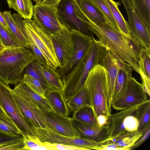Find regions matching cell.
<instances>
[{
    "mask_svg": "<svg viewBox=\"0 0 150 150\" xmlns=\"http://www.w3.org/2000/svg\"><path fill=\"white\" fill-rule=\"evenodd\" d=\"M76 13L79 18L97 36L103 46L116 58L128 63L139 74V53L143 47L135 40L129 39L109 23H102L89 18L79 9Z\"/></svg>",
    "mask_w": 150,
    "mask_h": 150,
    "instance_id": "1",
    "label": "cell"
},
{
    "mask_svg": "<svg viewBox=\"0 0 150 150\" xmlns=\"http://www.w3.org/2000/svg\"><path fill=\"white\" fill-rule=\"evenodd\" d=\"M102 45L98 40L94 39L81 59L63 77L62 91L66 103L83 86L89 72L98 64Z\"/></svg>",
    "mask_w": 150,
    "mask_h": 150,
    "instance_id": "2",
    "label": "cell"
},
{
    "mask_svg": "<svg viewBox=\"0 0 150 150\" xmlns=\"http://www.w3.org/2000/svg\"><path fill=\"white\" fill-rule=\"evenodd\" d=\"M35 59L30 49L6 47L0 55V79L6 85H17L22 80L25 68Z\"/></svg>",
    "mask_w": 150,
    "mask_h": 150,
    "instance_id": "3",
    "label": "cell"
},
{
    "mask_svg": "<svg viewBox=\"0 0 150 150\" xmlns=\"http://www.w3.org/2000/svg\"><path fill=\"white\" fill-rule=\"evenodd\" d=\"M84 85L96 118L100 115L108 118L111 113L108 107V87L104 67L99 64L96 65L89 72Z\"/></svg>",
    "mask_w": 150,
    "mask_h": 150,
    "instance_id": "4",
    "label": "cell"
},
{
    "mask_svg": "<svg viewBox=\"0 0 150 150\" xmlns=\"http://www.w3.org/2000/svg\"><path fill=\"white\" fill-rule=\"evenodd\" d=\"M26 34L41 51L47 65L57 69L60 64L54 48L51 35L40 28L33 20H23Z\"/></svg>",
    "mask_w": 150,
    "mask_h": 150,
    "instance_id": "5",
    "label": "cell"
},
{
    "mask_svg": "<svg viewBox=\"0 0 150 150\" xmlns=\"http://www.w3.org/2000/svg\"><path fill=\"white\" fill-rule=\"evenodd\" d=\"M0 105L18 128L22 136H34L31 125L22 114L12 89L3 83H0Z\"/></svg>",
    "mask_w": 150,
    "mask_h": 150,
    "instance_id": "6",
    "label": "cell"
},
{
    "mask_svg": "<svg viewBox=\"0 0 150 150\" xmlns=\"http://www.w3.org/2000/svg\"><path fill=\"white\" fill-rule=\"evenodd\" d=\"M31 129L34 136L42 142L73 145L84 148L87 150H101L105 144L104 142H99L80 138L61 135L47 127L42 128L32 126Z\"/></svg>",
    "mask_w": 150,
    "mask_h": 150,
    "instance_id": "7",
    "label": "cell"
},
{
    "mask_svg": "<svg viewBox=\"0 0 150 150\" xmlns=\"http://www.w3.org/2000/svg\"><path fill=\"white\" fill-rule=\"evenodd\" d=\"M33 20L50 35L58 32L65 26L58 17L56 6L36 3L33 6Z\"/></svg>",
    "mask_w": 150,
    "mask_h": 150,
    "instance_id": "8",
    "label": "cell"
},
{
    "mask_svg": "<svg viewBox=\"0 0 150 150\" xmlns=\"http://www.w3.org/2000/svg\"><path fill=\"white\" fill-rule=\"evenodd\" d=\"M121 1L127 13V24L132 38L143 47L150 48V29L136 12L131 0Z\"/></svg>",
    "mask_w": 150,
    "mask_h": 150,
    "instance_id": "9",
    "label": "cell"
},
{
    "mask_svg": "<svg viewBox=\"0 0 150 150\" xmlns=\"http://www.w3.org/2000/svg\"><path fill=\"white\" fill-rule=\"evenodd\" d=\"M50 35L59 63V68L62 71L69 62L73 54L74 45L71 30L65 25L59 31Z\"/></svg>",
    "mask_w": 150,
    "mask_h": 150,
    "instance_id": "10",
    "label": "cell"
},
{
    "mask_svg": "<svg viewBox=\"0 0 150 150\" xmlns=\"http://www.w3.org/2000/svg\"><path fill=\"white\" fill-rule=\"evenodd\" d=\"M148 99L142 83L132 76L123 94L112 103L111 106L120 110L139 105Z\"/></svg>",
    "mask_w": 150,
    "mask_h": 150,
    "instance_id": "11",
    "label": "cell"
},
{
    "mask_svg": "<svg viewBox=\"0 0 150 150\" xmlns=\"http://www.w3.org/2000/svg\"><path fill=\"white\" fill-rule=\"evenodd\" d=\"M58 17L62 22L70 29L80 31L93 40V33L78 17L75 11L74 0H61L56 6Z\"/></svg>",
    "mask_w": 150,
    "mask_h": 150,
    "instance_id": "12",
    "label": "cell"
},
{
    "mask_svg": "<svg viewBox=\"0 0 150 150\" xmlns=\"http://www.w3.org/2000/svg\"><path fill=\"white\" fill-rule=\"evenodd\" d=\"M41 110L47 127L61 135L77 138L80 136L73 125L72 118L59 114L53 110Z\"/></svg>",
    "mask_w": 150,
    "mask_h": 150,
    "instance_id": "13",
    "label": "cell"
},
{
    "mask_svg": "<svg viewBox=\"0 0 150 150\" xmlns=\"http://www.w3.org/2000/svg\"><path fill=\"white\" fill-rule=\"evenodd\" d=\"M12 91L22 114L31 126L33 125L40 128L46 127L41 109L38 106L25 95L15 88L12 89Z\"/></svg>",
    "mask_w": 150,
    "mask_h": 150,
    "instance_id": "14",
    "label": "cell"
},
{
    "mask_svg": "<svg viewBox=\"0 0 150 150\" xmlns=\"http://www.w3.org/2000/svg\"><path fill=\"white\" fill-rule=\"evenodd\" d=\"M98 64L104 67L106 70L108 87V105L111 112L112 97L118 68L113 55L102 45L100 47Z\"/></svg>",
    "mask_w": 150,
    "mask_h": 150,
    "instance_id": "15",
    "label": "cell"
},
{
    "mask_svg": "<svg viewBox=\"0 0 150 150\" xmlns=\"http://www.w3.org/2000/svg\"><path fill=\"white\" fill-rule=\"evenodd\" d=\"M73 125L80 138L99 142L106 141L110 136L109 127L88 124L73 119Z\"/></svg>",
    "mask_w": 150,
    "mask_h": 150,
    "instance_id": "16",
    "label": "cell"
},
{
    "mask_svg": "<svg viewBox=\"0 0 150 150\" xmlns=\"http://www.w3.org/2000/svg\"><path fill=\"white\" fill-rule=\"evenodd\" d=\"M71 31L74 45L73 54L69 62L62 72L63 74L71 70L81 59L93 40L79 30L71 29Z\"/></svg>",
    "mask_w": 150,
    "mask_h": 150,
    "instance_id": "17",
    "label": "cell"
},
{
    "mask_svg": "<svg viewBox=\"0 0 150 150\" xmlns=\"http://www.w3.org/2000/svg\"><path fill=\"white\" fill-rule=\"evenodd\" d=\"M3 15L12 37L21 46L30 49L25 34L23 18L18 13L11 14L10 11H4Z\"/></svg>",
    "mask_w": 150,
    "mask_h": 150,
    "instance_id": "18",
    "label": "cell"
},
{
    "mask_svg": "<svg viewBox=\"0 0 150 150\" xmlns=\"http://www.w3.org/2000/svg\"><path fill=\"white\" fill-rule=\"evenodd\" d=\"M139 105L120 110L119 112L114 114H111L108 119L110 136L108 140L115 138L126 131L124 127V120L127 116L134 114Z\"/></svg>",
    "mask_w": 150,
    "mask_h": 150,
    "instance_id": "19",
    "label": "cell"
},
{
    "mask_svg": "<svg viewBox=\"0 0 150 150\" xmlns=\"http://www.w3.org/2000/svg\"><path fill=\"white\" fill-rule=\"evenodd\" d=\"M138 62L139 74L145 93L150 96V48L142 47L139 53Z\"/></svg>",
    "mask_w": 150,
    "mask_h": 150,
    "instance_id": "20",
    "label": "cell"
},
{
    "mask_svg": "<svg viewBox=\"0 0 150 150\" xmlns=\"http://www.w3.org/2000/svg\"><path fill=\"white\" fill-rule=\"evenodd\" d=\"M45 97L53 110L66 117H69V110L64 97L62 90L54 89L45 93Z\"/></svg>",
    "mask_w": 150,
    "mask_h": 150,
    "instance_id": "21",
    "label": "cell"
},
{
    "mask_svg": "<svg viewBox=\"0 0 150 150\" xmlns=\"http://www.w3.org/2000/svg\"><path fill=\"white\" fill-rule=\"evenodd\" d=\"M14 88L25 95L40 109L53 110L46 98L38 93L23 80L16 85Z\"/></svg>",
    "mask_w": 150,
    "mask_h": 150,
    "instance_id": "22",
    "label": "cell"
},
{
    "mask_svg": "<svg viewBox=\"0 0 150 150\" xmlns=\"http://www.w3.org/2000/svg\"><path fill=\"white\" fill-rule=\"evenodd\" d=\"M110 9L120 30L129 39L133 40L128 28L127 22L121 13L118 6L121 4L113 0H104Z\"/></svg>",
    "mask_w": 150,
    "mask_h": 150,
    "instance_id": "23",
    "label": "cell"
},
{
    "mask_svg": "<svg viewBox=\"0 0 150 150\" xmlns=\"http://www.w3.org/2000/svg\"><path fill=\"white\" fill-rule=\"evenodd\" d=\"M143 134V132L138 130L133 132L126 131L118 136L107 141L122 147L124 150H130Z\"/></svg>",
    "mask_w": 150,
    "mask_h": 150,
    "instance_id": "24",
    "label": "cell"
},
{
    "mask_svg": "<svg viewBox=\"0 0 150 150\" xmlns=\"http://www.w3.org/2000/svg\"><path fill=\"white\" fill-rule=\"evenodd\" d=\"M8 7L16 11L25 19H32L33 6L31 0H7Z\"/></svg>",
    "mask_w": 150,
    "mask_h": 150,
    "instance_id": "25",
    "label": "cell"
},
{
    "mask_svg": "<svg viewBox=\"0 0 150 150\" xmlns=\"http://www.w3.org/2000/svg\"><path fill=\"white\" fill-rule=\"evenodd\" d=\"M67 104L69 110L73 113L82 106H91L89 93L85 85L67 102Z\"/></svg>",
    "mask_w": 150,
    "mask_h": 150,
    "instance_id": "26",
    "label": "cell"
},
{
    "mask_svg": "<svg viewBox=\"0 0 150 150\" xmlns=\"http://www.w3.org/2000/svg\"><path fill=\"white\" fill-rule=\"evenodd\" d=\"M134 115L139 122L138 130L144 133L150 125V99L140 104L135 111Z\"/></svg>",
    "mask_w": 150,
    "mask_h": 150,
    "instance_id": "27",
    "label": "cell"
},
{
    "mask_svg": "<svg viewBox=\"0 0 150 150\" xmlns=\"http://www.w3.org/2000/svg\"><path fill=\"white\" fill-rule=\"evenodd\" d=\"M26 74L38 81L43 87L45 93L52 90L49 86L46 79L42 66L35 60L29 64L25 68L23 74Z\"/></svg>",
    "mask_w": 150,
    "mask_h": 150,
    "instance_id": "28",
    "label": "cell"
},
{
    "mask_svg": "<svg viewBox=\"0 0 150 150\" xmlns=\"http://www.w3.org/2000/svg\"><path fill=\"white\" fill-rule=\"evenodd\" d=\"M132 76V74H129L122 69H118L114 85L112 103L123 94L129 81Z\"/></svg>",
    "mask_w": 150,
    "mask_h": 150,
    "instance_id": "29",
    "label": "cell"
},
{
    "mask_svg": "<svg viewBox=\"0 0 150 150\" xmlns=\"http://www.w3.org/2000/svg\"><path fill=\"white\" fill-rule=\"evenodd\" d=\"M74 1L81 11L88 18L102 23L108 22L100 12L87 0Z\"/></svg>",
    "mask_w": 150,
    "mask_h": 150,
    "instance_id": "30",
    "label": "cell"
},
{
    "mask_svg": "<svg viewBox=\"0 0 150 150\" xmlns=\"http://www.w3.org/2000/svg\"><path fill=\"white\" fill-rule=\"evenodd\" d=\"M73 119L88 124L99 125L92 107L90 105L82 106L74 112Z\"/></svg>",
    "mask_w": 150,
    "mask_h": 150,
    "instance_id": "31",
    "label": "cell"
},
{
    "mask_svg": "<svg viewBox=\"0 0 150 150\" xmlns=\"http://www.w3.org/2000/svg\"><path fill=\"white\" fill-rule=\"evenodd\" d=\"M136 12L150 29V0H131Z\"/></svg>",
    "mask_w": 150,
    "mask_h": 150,
    "instance_id": "32",
    "label": "cell"
},
{
    "mask_svg": "<svg viewBox=\"0 0 150 150\" xmlns=\"http://www.w3.org/2000/svg\"><path fill=\"white\" fill-rule=\"evenodd\" d=\"M46 79L50 87L52 90H62L63 83L60 74L57 69L47 65L42 66Z\"/></svg>",
    "mask_w": 150,
    "mask_h": 150,
    "instance_id": "33",
    "label": "cell"
},
{
    "mask_svg": "<svg viewBox=\"0 0 150 150\" xmlns=\"http://www.w3.org/2000/svg\"><path fill=\"white\" fill-rule=\"evenodd\" d=\"M87 0L100 12L112 27L120 30L110 9L104 0Z\"/></svg>",
    "mask_w": 150,
    "mask_h": 150,
    "instance_id": "34",
    "label": "cell"
},
{
    "mask_svg": "<svg viewBox=\"0 0 150 150\" xmlns=\"http://www.w3.org/2000/svg\"><path fill=\"white\" fill-rule=\"evenodd\" d=\"M22 137L24 143L23 150H49L45 142H41L35 136L27 135Z\"/></svg>",
    "mask_w": 150,
    "mask_h": 150,
    "instance_id": "35",
    "label": "cell"
},
{
    "mask_svg": "<svg viewBox=\"0 0 150 150\" xmlns=\"http://www.w3.org/2000/svg\"><path fill=\"white\" fill-rule=\"evenodd\" d=\"M22 80L38 93L46 98L45 90L40 83L37 80L27 74H23Z\"/></svg>",
    "mask_w": 150,
    "mask_h": 150,
    "instance_id": "36",
    "label": "cell"
},
{
    "mask_svg": "<svg viewBox=\"0 0 150 150\" xmlns=\"http://www.w3.org/2000/svg\"><path fill=\"white\" fill-rule=\"evenodd\" d=\"M0 40L6 47H16L21 46L10 35L0 23Z\"/></svg>",
    "mask_w": 150,
    "mask_h": 150,
    "instance_id": "37",
    "label": "cell"
},
{
    "mask_svg": "<svg viewBox=\"0 0 150 150\" xmlns=\"http://www.w3.org/2000/svg\"><path fill=\"white\" fill-rule=\"evenodd\" d=\"M24 143L22 137L0 144V150H23Z\"/></svg>",
    "mask_w": 150,
    "mask_h": 150,
    "instance_id": "38",
    "label": "cell"
},
{
    "mask_svg": "<svg viewBox=\"0 0 150 150\" xmlns=\"http://www.w3.org/2000/svg\"><path fill=\"white\" fill-rule=\"evenodd\" d=\"M0 132L11 135H21L20 131L15 125L0 117Z\"/></svg>",
    "mask_w": 150,
    "mask_h": 150,
    "instance_id": "39",
    "label": "cell"
},
{
    "mask_svg": "<svg viewBox=\"0 0 150 150\" xmlns=\"http://www.w3.org/2000/svg\"><path fill=\"white\" fill-rule=\"evenodd\" d=\"M25 34L30 43V49L35 58V60L43 66H45L47 65L46 60L41 51L26 33Z\"/></svg>",
    "mask_w": 150,
    "mask_h": 150,
    "instance_id": "40",
    "label": "cell"
},
{
    "mask_svg": "<svg viewBox=\"0 0 150 150\" xmlns=\"http://www.w3.org/2000/svg\"><path fill=\"white\" fill-rule=\"evenodd\" d=\"M123 125L126 131L133 132L138 130L139 123L135 115H131L127 116L125 118Z\"/></svg>",
    "mask_w": 150,
    "mask_h": 150,
    "instance_id": "41",
    "label": "cell"
},
{
    "mask_svg": "<svg viewBox=\"0 0 150 150\" xmlns=\"http://www.w3.org/2000/svg\"><path fill=\"white\" fill-rule=\"evenodd\" d=\"M45 142L49 150H87L85 148L73 145Z\"/></svg>",
    "mask_w": 150,
    "mask_h": 150,
    "instance_id": "42",
    "label": "cell"
},
{
    "mask_svg": "<svg viewBox=\"0 0 150 150\" xmlns=\"http://www.w3.org/2000/svg\"><path fill=\"white\" fill-rule=\"evenodd\" d=\"M150 134L149 125L142 136L135 142L132 147V150L135 149L142 145L149 138Z\"/></svg>",
    "mask_w": 150,
    "mask_h": 150,
    "instance_id": "43",
    "label": "cell"
},
{
    "mask_svg": "<svg viewBox=\"0 0 150 150\" xmlns=\"http://www.w3.org/2000/svg\"><path fill=\"white\" fill-rule=\"evenodd\" d=\"M101 150H124L122 147L114 143L107 141L102 146Z\"/></svg>",
    "mask_w": 150,
    "mask_h": 150,
    "instance_id": "44",
    "label": "cell"
},
{
    "mask_svg": "<svg viewBox=\"0 0 150 150\" xmlns=\"http://www.w3.org/2000/svg\"><path fill=\"white\" fill-rule=\"evenodd\" d=\"M21 135H10L0 132V144L21 137Z\"/></svg>",
    "mask_w": 150,
    "mask_h": 150,
    "instance_id": "45",
    "label": "cell"
},
{
    "mask_svg": "<svg viewBox=\"0 0 150 150\" xmlns=\"http://www.w3.org/2000/svg\"><path fill=\"white\" fill-rule=\"evenodd\" d=\"M0 117L6 121L15 125L0 105Z\"/></svg>",
    "mask_w": 150,
    "mask_h": 150,
    "instance_id": "46",
    "label": "cell"
},
{
    "mask_svg": "<svg viewBox=\"0 0 150 150\" xmlns=\"http://www.w3.org/2000/svg\"><path fill=\"white\" fill-rule=\"evenodd\" d=\"M97 119L99 125L102 126L108 125V118L106 116L102 115H99Z\"/></svg>",
    "mask_w": 150,
    "mask_h": 150,
    "instance_id": "47",
    "label": "cell"
},
{
    "mask_svg": "<svg viewBox=\"0 0 150 150\" xmlns=\"http://www.w3.org/2000/svg\"><path fill=\"white\" fill-rule=\"evenodd\" d=\"M0 23L5 29V30L7 31V32L10 34V30L7 24L5 19L4 18L3 15V13L0 11Z\"/></svg>",
    "mask_w": 150,
    "mask_h": 150,
    "instance_id": "48",
    "label": "cell"
},
{
    "mask_svg": "<svg viewBox=\"0 0 150 150\" xmlns=\"http://www.w3.org/2000/svg\"><path fill=\"white\" fill-rule=\"evenodd\" d=\"M61 0H42L41 3L43 4L57 6Z\"/></svg>",
    "mask_w": 150,
    "mask_h": 150,
    "instance_id": "49",
    "label": "cell"
},
{
    "mask_svg": "<svg viewBox=\"0 0 150 150\" xmlns=\"http://www.w3.org/2000/svg\"><path fill=\"white\" fill-rule=\"evenodd\" d=\"M6 47L0 44V55L1 54Z\"/></svg>",
    "mask_w": 150,
    "mask_h": 150,
    "instance_id": "50",
    "label": "cell"
},
{
    "mask_svg": "<svg viewBox=\"0 0 150 150\" xmlns=\"http://www.w3.org/2000/svg\"><path fill=\"white\" fill-rule=\"evenodd\" d=\"M4 83L3 81H1L0 79V83Z\"/></svg>",
    "mask_w": 150,
    "mask_h": 150,
    "instance_id": "51",
    "label": "cell"
},
{
    "mask_svg": "<svg viewBox=\"0 0 150 150\" xmlns=\"http://www.w3.org/2000/svg\"><path fill=\"white\" fill-rule=\"evenodd\" d=\"M0 44H1V41H0Z\"/></svg>",
    "mask_w": 150,
    "mask_h": 150,
    "instance_id": "52",
    "label": "cell"
}]
</instances>
